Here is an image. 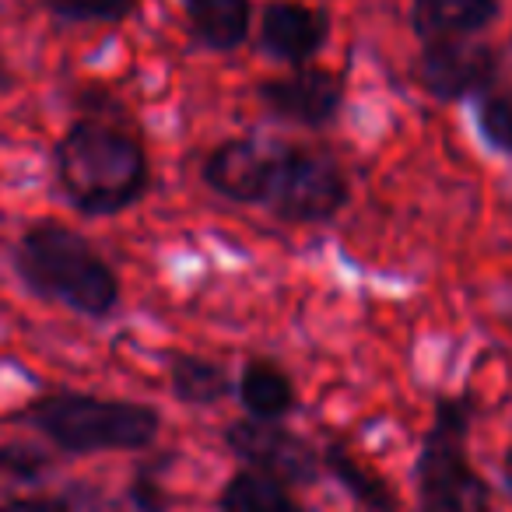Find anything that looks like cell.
I'll return each mask as SVG.
<instances>
[{
	"label": "cell",
	"instance_id": "obj_20",
	"mask_svg": "<svg viewBox=\"0 0 512 512\" xmlns=\"http://www.w3.org/2000/svg\"><path fill=\"white\" fill-rule=\"evenodd\" d=\"M130 502H134L141 512H165V509H169L165 488H158V484L151 481V477H144V474L130 484Z\"/></svg>",
	"mask_w": 512,
	"mask_h": 512
},
{
	"label": "cell",
	"instance_id": "obj_7",
	"mask_svg": "<svg viewBox=\"0 0 512 512\" xmlns=\"http://www.w3.org/2000/svg\"><path fill=\"white\" fill-rule=\"evenodd\" d=\"M228 446L249 460L253 467L267 470L278 481H292V484H306L316 481L320 474V460L316 453L306 446L302 439H295L292 432H285L281 425L264 418H249V421H235L228 428Z\"/></svg>",
	"mask_w": 512,
	"mask_h": 512
},
{
	"label": "cell",
	"instance_id": "obj_16",
	"mask_svg": "<svg viewBox=\"0 0 512 512\" xmlns=\"http://www.w3.org/2000/svg\"><path fill=\"white\" fill-rule=\"evenodd\" d=\"M169 379H172V390H176L179 400L186 404H214L228 393V376L221 365L204 362V358H193V355H176L169 365Z\"/></svg>",
	"mask_w": 512,
	"mask_h": 512
},
{
	"label": "cell",
	"instance_id": "obj_2",
	"mask_svg": "<svg viewBox=\"0 0 512 512\" xmlns=\"http://www.w3.org/2000/svg\"><path fill=\"white\" fill-rule=\"evenodd\" d=\"M57 172L78 211L116 214L148 186V155L127 130L81 120L57 144Z\"/></svg>",
	"mask_w": 512,
	"mask_h": 512
},
{
	"label": "cell",
	"instance_id": "obj_10",
	"mask_svg": "<svg viewBox=\"0 0 512 512\" xmlns=\"http://www.w3.org/2000/svg\"><path fill=\"white\" fill-rule=\"evenodd\" d=\"M274 155L253 141H225L204 162V179L214 193L239 204H264Z\"/></svg>",
	"mask_w": 512,
	"mask_h": 512
},
{
	"label": "cell",
	"instance_id": "obj_22",
	"mask_svg": "<svg viewBox=\"0 0 512 512\" xmlns=\"http://www.w3.org/2000/svg\"><path fill=\"white\" fill-rule=\"evenodd\" d=\"M498 474H502V488L512 495V439H509V446L502 449V460H498Z\"/></svg>",
	"mask_w": 512,
	"mask_h": 512
},
{
	"label": "cell",
	"instance_id": "obj_8",
	"mask_svg": "<svg viewBox=\"0 0 512 512\" xmlns=\"http://www.w3.org/2000/svg\"><path fill=\"white\" fill-rule=\"evenodd\" d=\"M260 102L281 120L302 123V127H327L344 102V81L334 71L320 67H299L288 78H271L256 88Z\"/></svg>",
	"mask_w": 512,
	"mask_h": 512
},
{
	"label": "cell",
	"instance_id": "obj_23",
	"mask_svg": "<svg viewBox=\"0 0 512 512\" xmlns=\"http://www.w3.org/2000/svg\"><path fill=\"white\" fill-rule=\"evenodd\" d=\"M505 327L512 330V309H509V313H505Z\"/></svg>",
	"mask_w": 512,
	"mask_h": 512
},
{
	"label": "cell",
	"instance_id": "obj_6",
	"mask_svg": "<svg viewBox=\"0 0 512 512\" xmlns=\"http://www.w3.org/2000/svg\"><path fill=\"white\" fill-rule=\"evenodd\" d=\"M502 74V53L481 39H432L414 60V81L435 102H474L502 85Z\"/></svg>",
	"mask_w": 512,
	"mask_h": 512
},
{
	"label": "cell",
	"instance_id": "obj_13",
	"mask_svg": "<svg viewBox=\"0 0 512 512\" xmlns=\"http://www.w3.org/2000/svg\"><path fill=\"white\" fill-rule=\"evenodd\" d=\"M327 467L334 470V477L351 491V498H355L365 512H404L390 484H386L376 470L365 467V463L358 460L344 442H330Z\"/></svg>",
	"mask_w": 512,
	"mask_h": 512
},
{
	"label": "cell",
	"instance_id": "obj_19",
	"mask_svg": "<svg viewBox=\"0 0 512 512\" xmlns=\"http://www.w3.org/2000/svg\"><path fill=\"white\" fill-rule=\"evenodd\" d=\"M46 456L29 446H0V470L15 477H39L46 470Z\"/></svg>",
	"mask_w": 512,
	"mask_h": 512
},
{
	"label": "cell",
	"instance_id": "obj_14",
	"mask_svg": "<svg viewBox=\"0 0 512 512\" xmlns=\"http://www.w3.org/2000/svg\"><path fill=\"white\" fill-rule=\"evenodd\" d=\"M239 397L253 418H264V421H278L281 414H288L295 404L292 383H288L285 372L271 362H249L246 365Z\"/></svg>",
	"mask_w": 512,
	"mask_h": 512
},
{
	"label": "cell",
	"instance_id": "obj_4",
	"mask_svg": "<svg viewBox=\"0 0 512 512\" xmlns=\"http://www.w3.org/2000/svg\"><path fill=\"white\" fill-rule=\"evenodd\" d=\"M29 421L67 453L141 449L158 432V414L151 407L85 397V393H57V397L36 400Z\"/></svg>",
	"mask_w": 512,
	"mask_h": 512
},
{
	"label": "cell",
	"instance_id": "obj_18",
	"mask_svg": "<svg viewBox=\"0 0 512 512\" xmlns=\"http://www.w3.org/2000/svg\"><path fill=\"white\" fill-rule=\"evenodd\" d=\"M43 11L67 25H120L141 11V0H43Z\"/></svg>",
	"mask_w": 512,
	"mask_h": 512
},
{
	"label": "cell",
	"instance_id": "obj_9",
	"mask_svg": "<svg viewBox=\"0 0 512 512\" xmlns=\"http://www.w3.org/2000/svg\"><path fill=\"white\" fill-rule=\"evenodd\" d=\"M330 15L299 0H271L260 15V46L281 64L306 67L330 39Z\"/></svg>",
	"mask_w": 512,
	"mask_h": 512
},
{
	"label": "cell",
	"instance_id": "obj_21",
	"mask_svg": "<svg viewBox=\"0 0 512 512\" xmlns=\"http://www.w3.org/2000/svg\"><path fill=\"white\" fill-rule=\"evenodd\" d=\"M0 512H67V505L57 498H18V502L0 505Z\"/></svg>",
	"mask_w": 512,
	"mask_h": 512
},
{
	"label": "cell",
	"instance_id": "obj_17",
	"mask_svg": "<svg viewBox=\"0 0 512 512\" xmlns=\"http://www.w3.org/2000/svg\"><path fill=\"white\" fill-rule=\"evenodd\" d=\"M474 127L484 148L512 158V85H495L474 99Z\"/></svg>",
	"mask_w": 512,
	"mask_h": 512
},
{
	"label": "cell",
	"instance_id": "obj_5",
	"mask_svg": "<svg viewBox=\"0 0 512 512\" xmlns=\"http://www.w3.org/2000/svg\"><path fill=\"white\" fill-rule=\"evenodd\" d=\"M348 200V179L330 155L313 148L274 151L264 204L288 221H327Z\"/></svg>",
	"mask_w": 512,
	"mask_h": 512
},
{
	"label": "cell",
	"instance_id": "obj_11",
	"mask_svg": "<svg viewBox=\"0 0 512 512\" xmlns=\"http://www.w3.org/2000/svg\"><path fill=\"white\" fill-rule=\"evenodd\" d=\"M502 18V0H411L407 22L421 43L477 39Z\"/></svg>",
	"mask_w": 512,
	"mask_h": 512
},
{
	"label": "cell",
	"instance_id": "obj_3",
	"mask_svg": "<svg viewBox=\"0 0 512 512\" xmlns=\"http://www.w3.org/2000/svg\"><path fill=\"white\" fill-rule=\"evenodd\" d=\"M18 274L32 292L57 299L85 316H106L120 299L113 267L81 235L60 225H32L18 242Z\"/></svg>",
	"mask_w": 512,
	"mask_h": 512
},
{
	"label": "cell",
	"instance_id": "obj_12",
	"mask_svg": "<svg viewBox=\"0 0 512 512\" xmlns=\"http://www.w3.org/2000/svg\"><path fill=\"white\" fill-rule=\"evenodd\" d=\"M193 39L214 53L239 50L253 22V0H183Z\"/></svg>",
	"mask_w": 512,
	"mask_h": 512
},
{
	"label": "cell",
	"instance_id": "obj_15",
	"mask_svg": "<svg viewBox=\"0 0 512 512\" xmlns=\"http://www.w3.org/2000/svg\"><path fill=\"white\" fill-rule=\"evenodd\" d=\"M218 512H306L278 477L264 474H235L218 498Z\"/></svg>",
	"mask_w": 512,
	"mask_h": 512
},
{
	"label": "cell",
	"instance_id": "obj_1",
	"mask_svg": "<svg viewBox=\"0 0 512 512\" xmlns=\"http://www.w3.org/2000/svg\"><path fill=\"white\" fill-rule=\"evenodd\" d=\"M481 411L474 390L439 393L432 425L421 435L414 460L418 512H491L488 477L470 463V428Z\"/></svg>",
	"mask_w": 512,
	"mask_h": 512
}]
</instances>
